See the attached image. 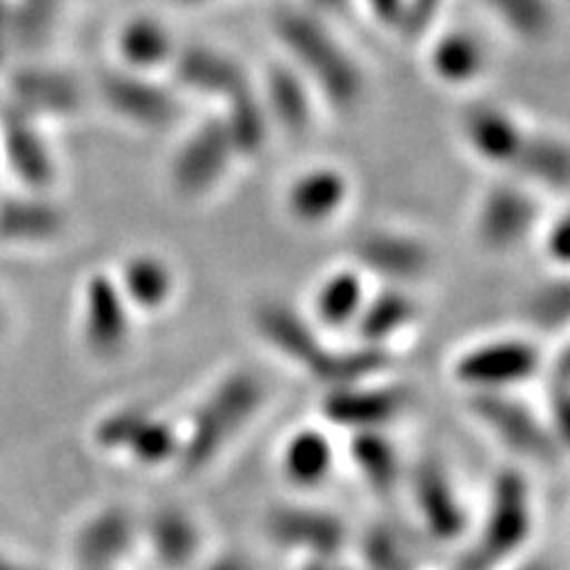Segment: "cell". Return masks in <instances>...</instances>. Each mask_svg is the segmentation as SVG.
Returning a JSON list of instances; mask_svg holds the SVG:
<instances>
[{"label": "cell", "instance_id": "cell-47", "mask_svg": "<svg viewBox=\"0 0 570 570\" xmlns=\"http://www.w3.org/2000/svg\"><path fill=\"white\" fill-rule=\"evenodd\" d=\"M456 570H459V568H456Z\"/></svg>", "mask_w": 570, "mask_h": 570}, {"label": "cell", "instance_id": "cell-20", "mask_svg": "<svg viewBox=\"0 0 570 570\" xmlns=\"http://www.w3.org/2000/svg\"><path fill=\"white\" fill-rule=\"evenodd\" d=\"M368 293V278L352 262L335 266L314 285L307 314L326 335L352 333Z\"/></svg>", "mask_w": 570, "mask_h": 570}, {"label": "cell", "instance_id": "cell-43", "mask_svg": "<svg viewBox=\"0 0 570 570\" xmlns=\"http://www.w3.org/2000/svg\"><path fill=\"white\" fill-rule=\"evenodd\" d=\"M0 570H43V568L20 554H12V551L0 549Z\"/></svg>", "mask_w": 570, "mask_h": 570}, {"label": "cell", "instance_id": "cell-17", "mask_svg": "<svg viewBox=\"0 0 570 570\" xmlns=\"http://www.w3.org/2000/svg\"><path fill=\"white\" fill-rule=\"evenodd\" d=\"M257 91L274 129L288 136H307L314 129L321 100L291 62H274L266 69Z\"/></svg>", "mask_w": 570, "mask_h": 570}, {"label": "cell", "instance_id": "cell-35", "mask_svg": "<svg viewBox=\"0 0 570 570\" xmlns=\"http://www.w3.org/2000/svg\"><path fill=\"white\" fill-rule=\"evenodd\" d=\"M31 77L36 79V83L29 81L27 75L22 81H17V94H22L24 100L36 102L39 107H62L75 100V88H71L67 79L56 75H43V71Z\"/></svg>", "mask_w": 570, "mask_h": 570}, {"label": "cell", "instance_id": "cell-22", "mask_svg": "<svg viewBox=\"0 0 570 570\" xmlns=\"http://www.w3.org/2000/svg\"><path fill=\"white\" fill-rule=\"evenodd\" d=\"M140 540L148 544L150 557L163 570H190L203 554V528L181 507H163L153 511L140 525Z\"/></svg>", "mask_w": 570, "mask_h": 570}, {"label": "cell", "instance_id": "cell-18", "mask_svg": "<svg viewBox=\"0 0 570 570\" xmlns=\"http://www.w3.org/2000/svg\"><path fill=\"white\" fill-rule=\"evenodd\" d=\"M490 48L466 27L433 31L428 41V69L435 81L448 88H471L490 69Z\"/></svg>", "mask_w": 570, "mask_h": 570}, {"label": "cell", "instance_id": "cell-5", "mask_svg": "<svg viewBox=\"0 0 570 570\" xmlns=\"http://www.w3.org/2000/svg\"><path fill=\"white\" fill-rule=\"evenodd\" d=\"M547 366L544 350L528 335H497L454 354L452 379L466 395L515 392Z\"/></svg>", "mask_w": 570, "mask_h": 570}, {"label": "cell", "instance_id": "cell-2", "mask_svg": "<svg viewBox=\"0 0 570 570\" xmlns=\"http://www.w3.org/2000/svg\"><path fill=\"white\" fill-rule=\"evenodd\" d=\"M272 31L291 62L321 100L337 115L360 110L368 94L364 65L333 31L326 17L305 6H283L272 14Z\"/></svg>", "mask_w": 570, "mask_h": 570}, {"label": "cell", "instance_id": "cell-33", "mask_svg": "<svg viewBox=\"0 0 570 570\" xmlns=\"http://www.w3.org/2000/svg\"><path fill=\"white\" fill-rule=\"evenodd\" d=\"M127 450H131L140 463L159 466V463L178 459V452H181V438L176 435L169 423L148 416L146 423H142L131 438Z\"/></svg>", "mask_w": 570, "mask_h": 570}, {"label": "cell", "instance_id": "cell-42", "mask_svg": "<svg viewBox=\"0 0 570 570\" xmlns=\"http://www.w3.org/2000/svg\"><path fill=\"white\" fill-rule=\"evenodd\" d=\"M350 3H352V0H302V6H305L312 12H316V14H321V17H326V20L331 14L347 10Z\"/></svg>", "mask_w": 570, "mask_h": 570}, {"label": "cell", "instance_id": "cell-27", "mask_svg": "<svg viewBox=\"0 0 570 570\" xmlns=\"http://www.w3.org/2000/svg\"><path fill=\"white\" fill-rule=\"evenodd\" d=\"M492 22L513 41L538 48L554 39L559 8L554 0H478Z\"/></svg>", "mask_w": 570, "mask_h": 570}, {"label": "cell", "instance_id": "cell-41", "mask_svg": "<svg viewBox=\"0 0 570 570\" xmlns=\"http://www.w3.org/2000/svg\"><path fill=\"white\" fill-rule=\"evenodd\" d=\"M56 10V0H24V14H29L31 20L27 22L31 31L41 29L43 24H48L50 12Z\"/></svg>", "mask_w": 570, "mask_h": 570}, {"label": "cell", "instance_id": "cell-31", "mask_svg": "<svg viewBox=\"0 0 570 570\" xmlns=\"http://www.w3.org/2000/svg\"><path fill=\"white\" fill-rule=\"evenodd\" d=\"M366 570H414V554L402 534L387 523H373L362 534Z\"/></svg>", "mask_w": 570, "mask_h": 570}, {"label": "cell", "instance_id": "cell-13", "mask_svg": "<svg viewBox=\"0 0 570 570\" xmlns=\"http://www.w3.org/2000/svg\"><path fill=\"white\" fill-rule=\"evenodd\" d=\"M264 528L276 547L307 559H341L347 544L345 521L318 507L281 504L266 515Z\"/></svg>", "mask_w": 570, "mask_h": 570}, {"label": "cell", "instance_id": "cell-25", "mask_svg": "<svg viewBox=\"0 0 570 570\" xmlns=\"http://www.w3.org/2000/svg\"><path fill=\"white\" fill-rule=\"evenodd\" d=\"M507 176L540 195L570 193V140L532 127L519 159Z\"/></svg>", "mask_w": 570, "mask_h": 570}, {"label": "cell", "instance_id": "cell-12", "mask_svg": "<svg viewBox=\"0 0 570 570\" xmlns=\"http://www.w3.org/2000/svg\"><path fill=\"white\" fill-rule=\"evenodd\" d=\"M459 129L461 140L478 163L509 174L532 127L504 105L478 100L463 107Z\"/></svg>", "mask_w": 570, "mask_h": 570}, {"label": "cell", "instance_id": "cell-36", "mask_svg": "<svg viewBox=\"0 0 570 570\" xmlns=\"http://www.w3.org/2000/svg\"><path fill=\"white\" fill-rule=\"evenodd\" d=\"M450 0H409L406 14L400 36L404 41H423L425 36L435 31V24L442 17Z\"/></svg>", "mask_w": 570, "mask_h": 570}, {"label": "cell", "instance_id": "cell-44", "mask_svg": "<svg viewBox=\"0 0 570 570\" xmlns=\"http://www.w3.org/2000/svg\"><path fill=\"white\" fill-rule=\"evenodd\" d=\"M302 570H341V566H337V559H307V566Z\"/></svg>", "mask_w": 570, "mask_h": 570}, {"label": "cell", "instance_id": "cell-23", "mask_svg": "<svg viewBox=\"0 0 570 570\" xmlns=\"http://www.w3.org/2000/svg\"><path fill=\"white\" fill-rule=\"evenodd\" d=\"M102 94L117 112L140 127H169L181 115L178 96L140 71L110 75L102 81Z\"/></svg>", "mask_w": 570, "mask_h": 570}, {"label": "cell", "instance_id": "cell-30", "mask_svg": "<svg viewBox=\"0 0 570 570\" xmlns=\"http://www.w3.org/2000/svg\"><path fill=\"white\" fill-rule=\"evenodd\" d=\"M127 295L142 309H159L174 293V272L157 257H136L124 272Z\"/></svg>", "mask_w": 570, "mask_h": 570}, {"label": "cell", "instance_id": "cell-10", "mask_svg": "<svg viewBox=\"0 0 570 570\" xmlns=\"http://www.w3.org/2000/svg\"><path fill=\"white\" fill-rule=\"evenodd\" d=\"M404 485L412 494V504L428 538L440 544H452L469 532V509L463 504L452 471L440 456H421L414 466H409Z\"/></svg>", "mask_w": 570, "mask_h": 570}, {"label": "cell", "instance_id": "cell-40", "mask_svg": "<svg viewBox=\"0 0 570 570\" xmlns=\"http://www.w3.org/2000/svg\"><path fill=\"white\" fill-rule=\"evenodd\" d=\"M200 570H255L253 563H249L247 557H243L240 551H224V554L209 559Z\"/></svg>", "mask_w": 570, "mask_h": 570}, {"label": "cell", "instance_id": "cell-24", "mask_svg": "<svg viewBox=\"0 0 570 570\" xmlns=\"http://www.w3.org/2000/svg\"><path fill=\"white\" fill-rule=\"evenodd\" d=\"M347 438V459L366 490L381 499L395 497L404 485L409 466L390 431L354 433Z\"/></svg>", "mask_w": 570, "mask_h": 570}, {"label": "cell", "instance_id": "cell-1", "mask_svg": "<svg viewBox=\"0 0 570 570\" xmlns=\"http://www.w3.org/2000/svg\"><path fill=\"white\" fill-rule=\"evenodd\" d=\"M253 328L262 345L278 360L305 373L324 390L383 379L392 366V352L362 343L335 345L305 309L281 297H266L253 309Z\"/></svg>", "mask_w": 570, "mask_h": 570}, {"label": "cell", "instance_id": "cell-11", "mask_svg": "<svg viewBox=\"0 0 570 570\" xmlns=\"http://www.w3.org/2000/svg\"><path fill=\"white\" fill-rule=\"evenodd\" d=\"M238 163L222 115L209 117L181 142L171 163L174 190L188 200L207 198L217 190Z\"/></svg>", "mask_w": 570, "mask_h": 570}, {"label": "cell", "instance_id": "cell-32", "mask_svg": "<svg viewBox=\"0 0 570 570\" xmlns=\"http://www.w3.org/2000/svg\"><path fill=\"white\" fill-rule=\"evenodd\" d=\"M525 314L542 331L570 328V272L542 283L525 305Z\"/></svg>", "mask_w": 570, "mask_h": 570}, {"label": "cell", "instance_id": "cell-29", "mask_svg": "<svg viewBox=\"0 0 570 570\" xmlns=\"http://www.w3.org/2000/svg\"><path fill=\"white\" fill-rule=\"evenodd\" d=\"M88 331L94 345L105 354L117 352L127 341V309L115 285L107 281H98L88 295Z\"/></svg>", "mask_w": 570, "mask_h": 570}, {"label": "cell", "instance_id": "cell-6", "mask_svg": "<svg viewBox=\"0 0 570 570\" xmlns=\"http://www.w3.org/2000/svg\"><path fill=\"white\" fill-rule=\"evenodd\" d=\"M542 226V198L538 190L511 176L485 188L473 212V236L490 255H511Z\"/></svg>", "mask_w": 570, "mask_h": 570}, {"label": "cell", "instance_id": "cell-9", "mask_svg": "<svg viewBox=\"0 0 570 570\" xmlns=\"http://www.w3.org/2000/svg\"><path fill=\"white\" fill-rule=\"evenodd\" d=\"M412 404L409 387L385 379L324 390L321 421L347 435L390 431Z\"/></svg>", "mask_w": 570, "mask_h": 570}, {"label": "cell", "instance_id": "cell-15", "mask_svg": "<svg viewBox=\"0 0 570 570\" xmlns=\"http://www.w3.org/2000/svg\"><path fill=\"white\" fill-rule=\"evenodd\" d=\"M138 542L140 523L127 509H102L75 532L71 563L75 570H121Z\"/></svg>", "mask_w": 570, "mask_h": 570}, {"label": "cell", "instance_id": "cell-46", "mask_svg": "<svg viewBox=\"0 0 570 570\" xmlns=\"http://www.w3.org/2000/svg\"><path fill=\"white\" fill-rule=\"evenodd\" d=\"M515 570H554L551 566H547L544 561H528L523 566H519Z\"/></svg>", "mask_w": 570, "mask_h": 570}, {"label": "cell", "instance_id": "cell-19", "mask_svg": "<svg viewBox=\"0 0 570 570\" xmlns=\"http://www.w3.org/2000/svg\"><path fill=\"white\" fill-rule=\"evenodd\" d=\"M337 466V444L328 425H299L285 435L278 452V471L295 490H318Z\"/></svg>", "mask_w": 570, "mask_h": 570}, {"label": "cell", "instance_id": "cell-34", "mask_svg": "<svg viewBox=\"0 0 570 570\" xmlns=\"http://www.w3.org/2000/svg\"><path fill=\"white\" fill-rule=\"evenodd\" d=\"M0 226L6 228V234L14 238H41L50 234L52 226H56V214L41 205L20 203L6 209Z\"/></svg>", "mask_w": 570, "mask_h": 570}, {"label": "cell", "instance_id": "cell-45", "mask_svg": "<svg viewBox=\"0 0 570 570\" xmlns=\"http://www.w3.org/2000/svg\"><path fill=\"white\" fill-rule=\"evenodd\" d=\"M176 6H184V8H200V6H209L214 0H171Z\"/></svg>", "mask_w": 570, "mask_h": 570}, {"label": "cell", "instance_id": "cell-14", "mask_svg": "<svg viewBox=\"0 0 570 570\" xmlns=\"http://www.w3.org/2000/svg\"><path fill=\"white\" fill-rule=\"evenodd\" d=\"M352 200V178L335 165L299 169L283 190V209L302 228H324L345 214Z\"/></svg>", "mask_w": 570, "mask_h": 570}, {"label": "cell", "instance_id": "cell-28", "mask_svg": "<svg viewBox=\"0 0 570 570\" xmlns=\"http://www.w3.org/2000/svg\"><path fill=\"white\" fill-rule=\"evenodd\" d=\"M178 46L171 31L155 17H131L119 31V52L131 71L148 75L153 69L169 67Z\"/></svg>", "mask_w": 570, "mask_h": 570}, {"label": "cell", "instance_id": "cell-37", "mask_svg": "<svg viewBox=\"0 0 570 570\" xmlns=\"http://www.w3.org/2000/svg\"><path fill=\"white\" fill-rule=\"evenodd\" d=\"M542 249L551 264L559 266L561 272H570V207L544 228Z\"/></svg>", "mask_w": 570, "mask_h": 570}, {"label": "cell", "instance_id": "cell-8", "mask_svg": "<svg viewBox=\"0 0 570 570\" xmlns=\"http://www.w3.org/2000/svg\"><path fill=\"white\" fill-rule=\"evenodd\" d=\"M352 264L366 278L381 285L414 288L435 269V249L414 230L397 226H373L352 243Z\"/></svg>", "mask_w": 570, "mask_h": 570}, {"label": "cell", "instance_id": "cell-26", "mask_svg": "<svg viewBox=\"0 0 570 570\" xmlns=\"http://www.w3.org/2000/svg\"><path fill=\"white\" fill-rule=\"evenodd\" d=\"M222 119L230 142H234L238 163H255L269 148L276 129L257 91V83H249L240 94L228 98Z\"/></svg>", "mask_w": 570, "mask_h": 570}, {"label": "cell", "instance_id": "cell-7", "mask_svg": "<svg viewBox=\"0 0 570 570\" xmlns=\"http://www.w3.org/2000/svg\"><path fill=\"white\" fill-rule=\"evenodd\" d=\"M469 414L515 456L549 466L561 454L547 419L528 406L515 392L469 395Z\"/></svg>", "mask_w": 570, "mask_h": 570}, {"label": "cell", "instance_id": "cell-4", "mask_svg": "<svg viewBox=\"0 0 570 570\" xmlns=\"http://www.w3.org/2000/svg\"><path fill=\"white\" fill-rule=\"evenodd\" d=\"M534 532V494L530 480L519 469L497 471L478 538L459 570H497L519 557Z\"/></svg>", "mask_w": 570, "mask_h": 570}, {"label": "cell", "instance_id": "cell-39", "mask_svg": "<svg viewBox=\"0 0 570 570\" xmlns=\"http://www.w3.org/2000/svg\"><path fill=\"white\" fill-rule=\"evenodd\" d=\"M371 20L387 31H402L409 0H362Z\"/></svg>", "mask_w": 570, "mask_h": 570}, {"label": "cell", "instance_id": "cell-3", "mask_svg": "<svg viewBox=\"0 0 570 570\" xmlns=\"http://www.w3.org/2000/svg\"><path fill=\"white\" fill-rule=\"evenodd\" d=\"M264 404L266 385L259 373L249 368L228 371L195 409L176 461L186 473L207 469L259 416Z\"/></svg>", "mask_w": 570, "mask_h": 570}, {"label": "cell", "instance_id": "cell-16", "mask_svg": "<svg viewBox=\"0 0 570 570\" xmlns=\"http://www.w3.org/2000/svg\"><path fill=\"white\" fill-rule=\"evenodd\" d=\"M174 81L186 91L226 102L253 83L245 67L228 52L212 46L178 48L169 65Z\"/></svg>", "mask_w": 570, "mask_h": 570}, {"label": "cell", "instance_id": "cell-38", "mask_svg": "<svg viewBox=\"0 0 570 570\" xmlns=\"http://www.w3.org/2000/svg\"><path fill=\"white\" fill-rule=\"evenodd\" d=\"M547 423L559 452L570 450V385H554V400L549 397Z\"/></svg>", "mask_w": 570, "mask_h": 570}, {"label": "cell", "instance_id": "cell-21", "mask_svg": "<svg viewBox=\"0 0 570 570\" xmlns=\"http://www.w3.org/2000/svg\"><path fill=\"white\" fill-rule=\"evenodd\" d=\"M421 318V302L412 288L402 285H381L371 291L366 305L352 328L354 343L390 350L402 335L412 331Z\"/></svg>", "mask_w": 570, "mask_h": 570}]
</instances>
